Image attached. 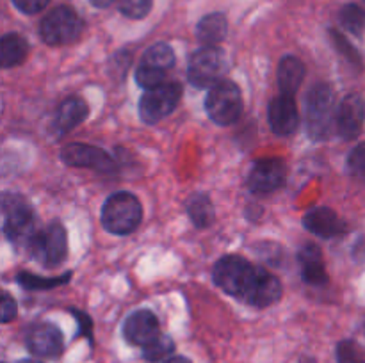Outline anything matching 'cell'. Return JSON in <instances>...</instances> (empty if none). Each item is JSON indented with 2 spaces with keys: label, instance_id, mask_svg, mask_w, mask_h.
Masks as SVG:
<instances>
[{
  "label": "cell",
  "instance_id": "cell-32",
  "mask_svg": "<svg viewBox=\"0 0 365 363\" xmlns=\"http://www.w3.org/2000/svg\"><path fill=\"white\" fill-rule=\"evenodd\" d=\"M50 0H13L14 6L25 14H36L46 7Z\"/></svg>",
  "mask_w": 365,
  "mask_h": 363
},
{
  "label": "cell",
  "instance_id": "cell-19",
  "mask_svg": "<svg viewBox=\"0 0 365 363\" xmlns=\"http://www.w3.org/2000/svg\"><path fill=\"white\" fill-rule=\"evenodd\" d=\"M88 103L78 96H70L59 105L56 114V127L61 134L73 130L75 127L82 123L88 117Z\"/></svg>",
  "mask_w": 365,
  "mask_h": 363
},
{
  "label": "cell",
  "instance_id": "cell-34",
  "mask_svg": "<svg viewBox=\"0 0 365 363\" xmlns=\"http://www.w3.org/2000/svg\"><path fill=\"white\" fill-rule=\"evenodd\" d=\"M70 313H73V315L77 317L78 326H81V333L86 335V337H88V338H91V319H89V317L86 315V313L78 312L77 308H71Z\"/></svg>",
  "mask_w": 365,
  "mask_h": 363
},
{
  "label": "cell",
  "instance_id": "cell-23",
  "mask_svg": "<svg viewBox=\"0 0 365 363\" xmlns=\"http://www.w3.org/2000/svg\"><path fill=\"white\" fill-rule=\"evenodd\" d=\"M185 210H187L189 217L198 228L210 226L214 217H216L212 201L207 194H192L185 203Z\"/></svg>",
  "mask_w": 365,
  "mask_h": 363
},
{
  "label": "cell",
  "instance_id": "cell-24",
  "mask_svg": "<svg viewBox=\"0 0 365 363\" xmlns=\"http://www.w3.org/2000/svg\"><path fill=\"white\" fill-rule=\"evenodd\" d=\"M139 64H145V66H152L155 70L166 71L170 68H173L175 64V52L170 45L166 43H155V45L150 46L145 53H143V59Z\"/></svg>",
  "mask_w": 365,
  "mask_h": 363
},
{
  "label": "cell",
  "instance_id": "cell-25",
  "mask_svg": "<svg viewBox=\"0 0 365 363\" xmlns=\"http://www.w3.org/2000/svg\"><path fill=\"white\" fill-rule=\"evenodd\" d=\"M341 25L353 36H362L365 31V11L356 4H346L339 14Z\"/></svg>",
  "mask_w": 365,
  "mask_h": 363
},
{
  "label": "cell",
  "instance_id": "cell-11",
  "mask_svg": "<svg viewBox=\"0 0 365 363\" xmlns=\"http://www.w3.org/2000/svg\"><path fill=\"white\" fill-rule=\"evenodd\" d=\"M25 344L32 354L39 358H56L63 352V333L50 322H38L29 327Z\"/></svg>",
  "mask_w": 365,
  "mask_h": 363
},
{
  "label": "cell",
  "instance_id": "cell-29",
  "mask_svg": "<svg viewBox=\"0 0 365 363\" xmlns=\"http://www.w3.org/2000/svg\"><path fill=\"white\" fill-rule=\"evenodd\" d=\"M348 169L353 178L365 184V142H360L356 148L351 149L348 157Z\"/></svg>",
  "mask_w": 365,
  "mask_h": 363
},
{
  "label": "cell",
  "instance_id": "cell-35",
  "mask_svg": "<svg viewBox=\"0 0 365 363\" xmlns=\"http://www.w3.org/2000/svg\"><path fill=\"white\" fill-rule=\"evenodd\" d=\"M164 363H191L187 358H184V356H171V358H168Z\"/></svg>",
  "mask_w": 365,
  "mask_h": 363
},
{
  "label": "cell",
  "instance_id": "cell-26",
  "mask_svg": "<svg viewBox=\"0 0 365 363\" xmlns=\"http://www.w3.org/2000/svg\"><path fill=\"white\" fill-rule=\"evenodd\" d=\"M70 278H71V273H66L63 274V276H57V278H43V276H36V274L32 273H20L16 276V280L21 287L29 288V290H46V288H53V287H59V285H64Z\"/></svg>",
  "mask_w": 365,
  "mask_h": 363
},
{
  "label": "cell",
  "instance_id": "cell-7",
  "mask_svg": "<svg viewBox=\"0 0 365 363\" xmlns=\"http://www.w3.org/2000/svg\"><path fill=\"white\" fill-rule=\"evenodd\" d=\"M84 31L81 16L71 7L59 6L50 11L39 25V36L46 45L61 46L78 39Z\"/></svg>",
  "mask_w": 365,
  "mask_h": 363
},
{
  "label": "cell",
  "instance_id": "cell-9",
  "mask_svg": "<svg viewBox=\"0 0 365 363\" xmlns=\"http://www.w3.org/2000/svg\"><path fill=\"white\" fill-rule=\"evenodd\" d=\"M180 82H164L159 88L148 89L139 102V116L146 125H155L177 109L182 98Z\"/></svg>",
  "mask_w": 365,
  "mask_h": 363
},
{
  "label": "cell",
  "instance_id": "cell-15",
  "mask_svg": "<svg viewBox=\"0 0 365 363\" xmlns=\"http://www.w3.org/2000/svg\"><path fill=\"white\" fill-rule=\"evenodd\" d=\"M160 335L159 319L150 310H138L130 313L123 324V337L132 345H148Z\"/></svg>",
  "mask_w": 365,
  "mask_h": 363
},
{
  "label": "cell",
  "instance_id": "cell-20",
  "mask_svg": "<svg viewBox=\"0 0 365 363\" xmlns=\"http://www.w3.org/2000/svg\"><path fill=\"white\" fill-rule=\"evenodd\" d=\"M305 80V64L296 56H285L278 64V85L284 95L294 96Z\"/></svg>",
  "mask_w": 365,
  "mask_h": 363
},
{
  "label": "cell",
  "instance_id": "cell-10",
  "mask_svg": "<svg viewBox=\"0 0 365 363\" xmlns=\"http://www.w3.org/2000/svg\"><path fill=\"white\" fill-rule=\"evenodd\" d=\"M285 177H287V169H285L284 160H257L250 171L248 187L255 194H269V192L278 191L285 184Z\"/></svg>",
  "mask_w": 365,
  "mask_h": 363
},
{
  "label": "cell",
  "instance_id": "cell-1",
  "mask_svg": "<svg viewBox=\"0 0 365 363\" xmlns=\"http://www.w3.org/2000/svg\"><path fill=\"white\" fill-rule=\"evenodd\" d=\"M2 224L4 235L16 248H29L39 228L36 226V216L31 203L20 194L6 192L2 196Z\"/></svg>",
  "mask_w": 365,
  "mask_h": 363
},
{
  "label": "cell",
  "instance_id": "cell-21",
  "mask_svg": "<svg viewBox=\"0 0 365 363\" xmlns=\"http://www.w3.org/2000/svg\"><path fill=\"white\" fill-rule=\"evenodd\" d=\"M228 21L223 13H212L203 16L196 25V36L205 46H216L227 38Z\"/></svg>",
  "mask_w": 365,
  "mask_h": 363
},
{
  "label": "cell",
  "instance_id": "cell-16",
  "mask_svg": "<svg viewBox=\"0 0 365 363\" xmlns=\"http://www.w3.org/2000/svg\"><path fill=\"white\" fill-rule=\"evenodd\" d=\"M282 294H284V288H282L280 280L264 267H259L253 287L245 302H248L250 306H255V308H267V306L280 301Z\"/></svg>",
  "mask_w": 365,
  "mask_h": 363
},
{
  "label": "cell",
  "instance_id": "cell-5",
  "mask_svg": "<svg viewBox=\"0 0 365 363\" xmlns=\"http://www.w3.org/2000/svg\"><path fill=\"white\" fill-rule=\"evenodd\" d=\"M205 110L214 123L221 127L235 123L242 112V95L235 82L221 80L210 88L205 98Z\"/></svg>",
  "mask_w": 365,
  "mask_h": 363
},
{
  "label": "cell",
  "instance_id": "cell-31",
  "mask_svg": "<svg viewBox=\"0 0 365 363\" xmlns=\"http://www.w3.org/2000/svg\"><path fill=\"white\" fill-rule=\"evenodd\" d=\"M330 36H331V39H334V45L337 46L339 52H341L342 56L349 60V63L355 64V66H359V68L362 66V60H360V56H359V52H356V48L348 41V39L344 38V36L341 34V32L335 31V28H331Z\"/></svg>",
  "mask_w": 365,
  "mask_h": 363
},
{
  "label": "cell",
  "instance_id": "cell-14",
  "mask_svg": "<svg viewBox=\"0 0 365 363\" xmlns=\"http://www.w3.org/2000/svg\"><path fill=\"white\" fill-rule=\"evenodd\" d=\"M267 121H269L271 130L277 135L294 134L299 127V112L294 96L282 93L280 96L271 100L269 109H267Z\"/></svg>",
  "mask_w": 365,
  "mask_h": 363
},
{
  "label": "cell",
  "instance_id": "cell-36",
  "mask_svg": "<svg viewBox=\"0 0 365 363\" xmlns=\"http://www.w3.org/2000/svg\"><path fill=\"white\" fill-rule=\"evenodd\" d=\"M95 7H109L114 0H89Z\"/></svg>",
  "mask_w": 365,
  "mask_h": 363
},
{
  "label": "cell",
  "instance_id": "cell-22",
  "mask_svg": "<svg viewBox=\"0 0 365 363\" xmlns=\"http://www.w3.org/2000/svg\"><path fill=\"white\" fill-rule=\"evenodd\" d=\"M29 56V45L24 36L9 32L0 41V64L2 68L20 66Z\"/></svg>",
  "mask_w": 365,
  "mask_h": 363
},
{
  "label": "cell",
  "instance_id": "cell-3",
  "mask_svg": "<svg viewBox=\"0 0 365 363\" xmlns=\"http://www.w3.org/2000/svg\"><path fill=\"white\" fill-rule=\"evenodd\" d=\"M143 219L141 201L132 192L120 191L110 194L102 206V224L114 235H128Z\"/></svg>",
  "mask_w": 365,
  "mask_h": 363
},
{
  "label": "cell",
  "instance_id": "cell-17",
  "mask_svg": "<svg viewBox=\"0 0 365 363\" xmlns=\"http://www.w3.org/2000/svg\"><path fill=\"white\" fill-rule=\"evenodd\" d=\"M303 226L321 238L339 237L346 231V223L328 206H317L303 216Z\"/></svg>",
  "mask_w": 365,
  "mask_h": 363
},
{
  "label": "cell",
  "instance_id": "cell-28",
  "mask_svg": "<svg viewBox=\"0 0 365 363\" xmlns=\"http://www.w3.org/2000/svg\"><path fill=\"white\" fill-rule=\"evenodd\" d=\"M152 6L153 0H118L121 14L132 18V20H141V18L148 16Z\"/></svg>",
  "mask_w": 365,
  "mask_h": 363
},
{
  "label": "cell",
  "instance_id": "cell-12",
  "mask_svg": "<svg viewBox=\"0 0 365 363\" xmlns=\"http://www.w3.org/2000/svg\"><path fill=\"white\" fill-rule=\"evenodd\" d=\"M365 123V102L360 95H348L341 102L335 116V130L346 141H353L362 134Z\"/></svg>",
  "mask_w": 365,
  "mask_h": 363
},
{
  "label": "cell",
  "instance_id": "cell-27",
  "mask_svg": "<svg viewBox=\"0 0 365 363\" xmlns=\"http://www.w3.org/2000/svg\"><path fill=\"white\" fill-rule=\"evenodd\" d=\"M175 344L168 335H159L153 342H150L148 345L143 347V356H145L148 362H159L164 359L166 356H170L173 352Z\"/></svg>",
  "mask_w": 365,
  "mask_h": 363
},
{
  "label": "cell",
  "instance_id": "cell-8",
  "mask_svg": "<svg viewBox=\"0 0 365 363\" xmlns=\"http://www.w3.org/2000/svg\"><path fill=\"white\" fill-rule=\"evenodd\" d=\"M225 71H227V59L223 50L217 46H203L196 50L189 59L187 80L200 89L214 88L223 80Z\"/></svg>",
  "mask_w": 365,
  "mask_h": 363
},
{
  "label": "cell",
  "instance_id": "cell-33",
  "mask_svg": "<svg viewBox=\"0 0 365 363\" xmlns=\"http://www.w3.org/2000/svg\"><path fill=\"white\" fill-rule=\"evenodd\" d=\"M16 317V301L9 294L2 295V322H9Z\"/></svg>",
  "mask_w": 365,
  "mask_h": 363
},
{
  "label": "cell",
  "instance_id": "cell-30",
  "mask_svg": "<svg viewBox=\"0 0 365 363\" xmlns=\"http://www.w3.org/2000/svg\"><path fill=\"white\" fill-rule=\"evenodd\" d=\"M339 363H365L364 352L353 340H344L337 345Z\"/></svg>",
  "mask_w": 365,
  "mask_h": 363
},
{
  "label": "cell",
  "instance_id": "cell-37",
  "mask_svg": "<svg viewBox=\"0 0 365 363\" xmlns=\"http://www.w3.org/2000/svg\"><path fill=\"white\" fill-rule=\"evenodd\" d=\"M20 363H41V362H36V359H24V362Z\"/></svg>",
  "mask_w": 365,
  "mask_h": 363
},
{
  "label": "cell",
  "instance_id": "cell-18",
  "mask_svg": "<svg viewBox=\"0 0 365 363\" xmlns=\"http://www.w3.org/2000/svg\"><path fill=\"white\" fill-rule=\"evenodd\" d=\"M299 270H302V278L305 283L314 285V287H321L328 281V273L324 269L323 253H321L319 246L316 244H305L298 253Z\"/></svg>",
  "mask_w": 365,
  "mask_h": 363
},
{
  "label": "cell",
  "instance_id": "cell-2",
  "mask_svg": "<svg viewBox=\"0 0 365 363\" xmlns=\"http://www.w3.org/2000/svg\"><path fill=\"white\" fill-rule=\"evenodd\" d=\"M257 270L259 267L252 265L242 256L228 255L216 262L212 269V280L223 292L246 301L255 281Z\"/></svg>",
  "mask_w": 365,
  "mask_h": 363
},
{
  "label": "cell",
  "instance_id": "cell-6",
  "mask_svg": "<svg viewBox=\"0 0 365 363\" xmlns=\"http://www.w3.org/2000/svg\"><path fill=\"white\" fill-rule=\"evenodd\" d=\"M27 251L34 260L46 267H57L68 256V235L59 221H53L48 226L38 230L29 244Z\"/></svg>",
  "mask_w": 365,
  "mask_h": 363
},
{
  "label": "cell",
  "instance_id": "cell-13",
  "mask_svg": "<svg viewBox=\"0 0 365 363\" xmlns=\"http://www.w3.org/2000/svg\"><path fill=\"white\" fill-rule=\"evenodd\" d=\"M61 159L71 167H91L96 171H113L114 160L107 152L84 142H71L61 152Z\"/></svg>",
  "mask_w": 365,
  "mask_h": 363
},
{
  "label": "cell",
  "instance_id": "cell-4",
  "mask_svg": "<svg viewBox=\"0 0 365 363\" xmlns=\"http://www.w3.org/2000/svg\"><path fill=\"white\" fill-rule=\"evenodd\" d=\"M335 93L324 82L314 85L307 96V130L316 141L327 139L335 125Z\"/></svg>",
  "mask_w": 365,
  "mask_h": 363
}]
</instances>
